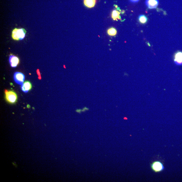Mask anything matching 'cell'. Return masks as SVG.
Here are the masks:
<instances>
[{
  "mask_svg": "<svg viewBox=\"0 0 182 182\" xmlns=\"http://www.w3.org/2000/svg\"><path fill=\"white\" fill-rule=\"evenodd\" d=\"M159 4V0H146V6L149 9H156Z\"/></svg>",
  "mask_w": 182,
  "mask_h": 182,
  "instance_id": "8992f818",
  "label": "cell"
},
{
  "mask_svg": "<svg viewBox=\"0 0 182 182\" xmlns=\"http://www.w3.org/2000/svg\"><path fill=\"white\" fill-rule=\"evenodd\" d=\"M117 33V31L116 29L114 28H111L108 29L107 31V33L110 36H114L116 35Z\"/></svg>",
  "mask_w": 182,
  "mask_h": 182,
  "instance_id": "8fae6325",
  "label": "cell"
},
{
  "mask_svg": "<svg viewBox=\"0 0 182 182\" xmlns=\"http://www.w3.org/2000/svg\"><path fill=\"white\" fill-rule=\"evenodd\" d=\"M88 110H89V109H88V108H87L86 107H85L84 108H83V109L82 110V111L83 112H84Z\"/></svg>",
  "mask_w": 182,
  "mask_h": 182,
  "instance_id": "4fadbf2b",
  "label": "cell"
},
{
  "mask_svg": "<svg viewBox=\"0 0 182 182\" xmlns=\"http://www.w3.org/2000/svg\"><path fill=\"white\" fill-rule=\"evenodd\" d=\"M174 61L176 64L178 65H182V52H178L175 55Z\"/></svg>",
  "mask_w": 182,
  "mask_h": 182,
  "instance_id": "52a82bcc",
  "label": "cell"
},
{
  "mask_svg": "<svg viewBox=\"0 0 182 182\" xmlns=\"http://www.w3.org/2000/svg\"><path fill=\"white\" fill-rule=\"evenodd\" d=\"M26 33V31L25 29L15 28L12 31V38L14 40H22L25 38Z\"/></svg>",
  "mask_w": 182,
  "mask_h": 182,
  "instance_id": "6da1fadb",
  "label": "cell"
},
{
  "mask_svg": "<svg viewBox=\"0 0 182 182\" xmlns=\"http://www.w3.org/2000/svg\"><path fill=\"white\" fill-rule=\"evenodd\" d=\"M77 111L78 113H80L82 111V110L81 109L78 110Z\"/></svg>",
  "mask_w": 182,
  "mask_h": 182,
  "instance_id": "9a60e30c",
  "label": "cell"
},
{
  "mask_svg": "<svg viewBox=\"0 0 182 182\" xmlns=\"http://www.w3.org/2000/svg\"><path fill=\"white\" fill-rule=\"evenodd\" d=\"M120 12L116 10H114L112 11L111 14L112 18L114 20H117L118 19H120Z\"/></svg>",
  "mask_w": 182,
  "mask_h": 182,
  "instance_id": "30bf717a",
  "label": "cell"
},
{
  "mask_svg": "<svg viewBox=\"0 0 182 182\" xmlns=\"http://www.w3.org/2000/svg\"><path fill=\"white\" fill-rule=\"evenodd\" d=\"M150 166L152 170L157 173L163 171L165 169L163 163L159 161H155L152 162Z\"/></svg>",
  "mask_w": 182,
  "mask_h": 182,
  "instance_id": "7a4b0ae2",
  "label": "cell"
},
{
  "mask_svg": "<svg viewBox=\"0 0 182 182\" xmlns=\"http://www.w3.org/2000/svg\"><path fill=\"white\" fill-rule=\"evenodd\" d=\"M5 93L7 102L11 104H14L16 102L17 96L15 92L13 91L6 90L5 91Z\"/></svg>",
  "mask_w": 182,
  "mask_h": 182,
  "instance_id": "3957f363",
  "label": "cell"
},
{
  "mask_svg": "<svg viewBox=\"0 0 182 182\" xmlns=\"http://www.w3.org/2000/svg\"><path fill=\"white\" fill-rule=\"evenodd\" d=\"M130 1L132 3H136V2H138L139 0H130Z\"/></svg>",
  "mask_w": 182,
  "mask_h": 182,
  "instance_id": "5bb4252c",
  "label": "cell"
},
{
  "mask_svg": "<svg viewBox=\"0 0 182 182\" xmlns=\"http://www.w3.org/2000/svg\"><path fill=\"white\" fill-rule=\"evenodd\" d=\"M32 88L31 83L29 82H26L22 85L21 88L22 91L25 93H27Z\"/></svg>",
  "mask_w": 182,
  "mask_h": 182,
  "instance_id": "ba28073f",
  "label": "cell"
},
{
  "mask_svg": "<svg viewBox=\"0 0 182 182\" xmlns=\"http://www.w3.org/2000/svg\"><path fill=\"white\" fill-rule=\"evenodd\" d=\"M96 2L97 0H84L83 1L84 5L89 8L94 7Z\"/></svg>",
  "mask_w": 182,
  "mask_h": 182,
  "instance_id": "9c48e42d",
  "label": "cell"
},
{
  "mask_svg": "<svg viewBox=\"0 0 182 182\" xmlns=\"http://www.w3.org/2000/svg\"><path fill=\"white\" fill-rule=\"evenodd\" d=\"M9 61L10 64L12 68L16 67L20 63L19 58L12 54H11L9 56Z\"/></svg>",
  "mask_w": 182,
  "mask_h": 182,
  "instance_id": "5b68a950",
  "label": "cell"
},
{
  "mask_svg": "<svg viewBox=\"0 0 182 182\" xmlns=\"http://www.w3.org/2000/svg\"><path fill=\"white\" fill-rule=\"evenodd\" d=\"M138 19L140 23L142 24H145L147 23V18L146 16L143 15H141L139 17Z\"/></svg>",
  "mask_w": 182,
  "mask_h": 182,
  "instance_id": "7c38bea8",
  "label": "cell"
},
{
  "mask_svg": "<svg viewBox=\"0 0 182 182\" xmlns=\"http://www.w3.org/2000/svg\"><path fill=\"white\" fill-rule=\"evenodd\" d=\"M14 78L15 82L19 85L23 84L25 80V76L21 72H16L14 73Z\"/></svg>",
  "mask_w": 182,
  "mask_h": 182,
  "instance_id": "277c9868",
  "label": "cell"
}]
</instances>
